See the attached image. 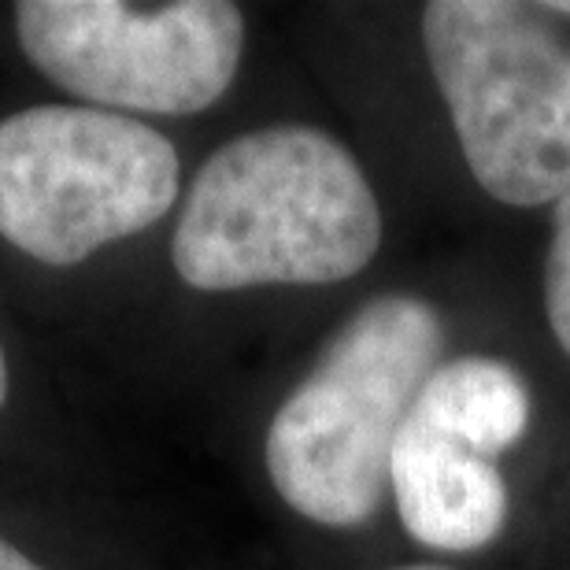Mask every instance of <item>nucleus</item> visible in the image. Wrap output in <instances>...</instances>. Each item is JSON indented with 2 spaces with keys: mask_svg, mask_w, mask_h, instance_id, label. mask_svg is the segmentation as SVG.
I'll list each match as a JSON object with an SVG mask.
<instances>
[{
  "mask_svg": "<svg viewBox=\"0 0 570 570\" xmlns=\"http://www.w3.org/2000/svg\"><path fill=\"white\" fill-rule=\"evenodd\" d=\"M544 304H549L552 334L570 352V189L556 200L552 215V248L544 264Z\"/></svg>",
  "mask_w": 570,
  "mask_h": 570,
  "instance_id": "6e6552de",
  "label": "nucleus"
},
{
  "mask_svg": "<svg viewBox=\"0 0 570 570\" xmlns=\"http://www.w3.org/2000/svg\"><path fill=\"white\" fill-rule=\"evenodd\" d=\"M379 242V200L348 148L312 127H267L197 170L170 259L204 293L330 285L360 275Z\"/></svg>",
  "mask_w": 570,
  "mask_h": 570,
  "instance_id": "f257e3e1",
  "label": "nucleus"
},
{
  "mask_svg": "<svg viewBox=\"0 0 570 570\" xmlns=\"http://www.w3.org/2000/svg\"><path fill=\"white\" fill-rule=\"evenodd\" d=\"M178 170L175 145L119 111L22 108L0 119V237L38 264L75 267L164 219Z\"/></svg>",
  "mask_w": 570,
  "mask_h": 570,
  "instance_id": "20e7f679",
  "label": "nucleus"
},
{
  "mask_svg": "<svg viewBox=\"0 0 570 570\" xmlns=\"http://www.w3.org/2000/svg\"><path fill=\"white\" fill-rule=\"evenodd\" d=\"M390 485L407 533L438 552L482 549L504 530L508 489L493 460L404 419Z\"/></svg>",
  "mask_w": 570,
  "mask_h": 570,
  "instance_id": "423d86ee",
  "label": "nucleus"
},
{
  "mask_svg": "<svg viewBox=\"0 0 570 570\" xmlns=\"http://www.w3.org/2000/svg\"><path fill=\"white\" fill-rule=\"evenodd\" d=\"M544 11H556V16H567L570 19V0H563V4H544Z\"/></svg>",
  "mask_w": 570,
  "mask_h": 570,
  "instance_id": "9b49d317",
  "label": "nucleus"
},
{
  "mask_svg": "<svg viewBox=\"0 0 570 570\" xmlns=\"http://www.w3.org/2000/svg\"><path fill=\"white\" fill-rule=\"evenodd\" d=\"M0 570H45L41 563H33L27 552H19L16 544L0 538Z\"/></svg>",
  "mask_w": 570,
  "mask_h": 570,
  "instance_id": "1a4fd4ad",
  "label": "nucleus"
},
{
  "mask_svg": "<svg viewBox=\"0 0 570 570\" xmlns=\"http://www.w3.org/2000/svg\"><path fill=\"white\" fill-rule=\"evenodd\" d=\"M423 41L474 181L515 208L570 189V45L508 0H433Z\"/></svg>",
  "mask_w": 570,
  "mask_h": 570,
  "instance_id": "7ed1b4c3",
  "label": "nucleus"
},
{
  "mask_svg": "<svg viewBox=\"0 0 570 570\" xmlns=\"http://www.w3.org/2000/svg\"><path fill=\"white\" fill-rule=\"evenodd\" d=\"M407 419L493 460L530 426V393L508 363L463 356L438 367Z\"/></svg>",
  "mask_w": 570,
  "mask_h": 570,
  "instance_id": "0eeeda50",
  "label": "nucleus"
},
{
  "mask_svg": "<svg viewBox=\"0 0 570 570\" xmlns=\"http://www.w3.org/2000/svg\"><path fill=\"white\" fill-rule=\"evenodd\" d=\"M27 60L71 97L153 116H193L230 89L245 45L226 0H22Z\"/></svg>",
  "mask_w": 570,
  "mask_h": 570,
  "instance_id": "39448f33",
  "label": "nucleus"
},
{
  "mask_svg": "<svg viewBox=\"0 0 570 570\" xmlns=\"http://www.w3.org/2000/svg\"><path fill=\"white\" fill-rule=\"evenodd\" d=\"M404 570H444V567H404Z\"/></svg>",
  "mask_w": 570,
  "mask_h": 570,
  "instance_id": "f8f14e48",
  "label": "nucleus"
},
{
  "mask_svg": "<svg viewBox=\"0 0 570 570\" xmlns=\"http://www.w3.org/2000/svg\"><path fill=\"white\" fill-rule=\"evenodd\" d=\"M441 348L444 326L426 301L393 293L363 304L271 419L267 474L285 504L323 527L367 522Z\"/></svg>",
  "mask_w": 570,
  "mask_h": 570,
  "instance_id": "f03ea898",
  "label": "nucleus"
},
{
  "mask_svg": "<svg viewBox=\"0 0 570 570\" xmlns=\"http://www.w3.org/2000/svg\"><path fill=\"white\" fill-rule=\"evenodd\" d=\"M8 401V360H4V345H0V407Z\"/></svg>",
  "mask_w": 570,
  "mask_h": 570,
  "instance_id": "9d476101",
  "label": "nucleus"
}]
</instances>
